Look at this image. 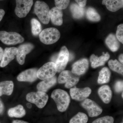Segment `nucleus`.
Masks as SVG:
<instances>
[{"instance_id": "6", "label": "nucleus", "mask_w": 123, "mask_h": 123, "mask_svg": "<svg viewBox=\"0 0 123 123\" xmlns=\"http://www.w3.org/2000/svg\"><path fill=\"white\" fill-rule=\"evenodd\" d=\"M48 96L45 92L38 91L27 94L26 99L31 103L34 104L39 108H42L46 105L48 99Z\"/></svg>"}, {"instance_id": "14", "label": "nucleus", "mask_w": 123, "mask_h": 123, "mask_svg": "<svg viewBox=\"0 0 123 123\" xmlns=\"http://www.w3.org/2000/svg\"><path fill=\"white\" fill-rule=\"evenodd\" d=\"M89 62L86 59H83L76 62L73 65L72 72L80 76L86 72L89 68Z\"/></svg>"}, {"instance_id": "43", "label": "nucleus", "mask_w": 123, "mask_h": 123, "mask_svg": "<svg viewBox=\"0 0 123 123\" xmlns=\"http://www.w3.org/2000/svg\"></svg>"}, {"instance_id": "3", "label": "nucleus", "mask_w": 123, "mask_h": 123, "mask_svg": "<svg viewBox=\"0 0 123 123\" xmlns=\"http://www.w3.org/2000/svg\"><path fill=\"white\" fill-rule=\"evenodd\" d=\"M34 12L39 19L43 24H48L50 22V9L48 5L42 1H37L34 6Z\"/></svg>"}, {"instance_id": "26", "label": "nucleus", "mask_w": 123, "mask_h": 123, "mask_svg": "<svg viewBox=\"0 0 123 123\" xmlns=\"http://www.w3.org/2000/svg\"><path fill=\"white\" fill-rule=\"evenodd\" d=\"M87 18L93 22H98L101 20V17L95 9L92 7H89L86 12Z\"/></svg>"}, {"instance_id": "16", "label": "nucleus", "mask_w": 123, "mask_h": 123, "mask_svg": "<svg viewBox=\"0 0 123 123\" xmlns=\"http://www.w3.org/2000/svg\"><path fill=\"white\" fill-rule=\"evenodd\" d=\"M110 57L109 53H103V55L98 57L94 55H91L90 57V61L91 66L93 68H96L100 66H103L106 62L109 59Z\"/></svg>"}, {"instance_id": "42", "label": "nucleus", "mask_w": 123, "mask_h": 123, "mask_svg": "<svg viewBox=\"0 0 123 123\" xmlns=\"http://www.w3.org/2000/svg\"><path fill=\"white\" fill-rule=\"evenodd\" d=\"M123 123V122H122V123Z\"/></svg>"}, {"instance_id": "2", "label": "nucleus", "mask_w": 123, "mask_h": 123, "mask_svg": "<svg viewBox=\"0 0 123 123\" xmlns=\"http://www.w3.org/2000/svg\"><path fill=\"white\" fill-rule=\"evenodd\" d=\"M61 34L57 29L53 27L47 28L40 32L39 39L43 43L51 44L57 42L60 37Z\"/></svg>"}, {"instance_id": "36", "label": "nucleus", "mask_w": 123, "mask_h": 123, "mask_svg": "<svg viewBox=\"0 0 123 123\" xmlns=\"http://www.w3.org/2000/svg\"><path fill=\"white\" fill-rule=\"evenodd\" d=\"M5 14V11L4 10L0 9V22L1 21Z\"/></svg>"}, {"instance_id": "15", "label": "nucleus", "mask_w": 123, "mask_h": 123, "mask_svg": "<svg viewBox=\"0 0 123 123\" xmlns=\"http://www.w3.org/2000/svg\"><path fill=\"white\" fill-rule=\"evenodd\" d=\"M37 69L36 68L30 69L25 70L18 76L17 79L18 81H35L37 79Z\"/></svg>"}, {"instance_id": "33", "label": "nucleus", "mask_w": 123, "mask_h": 123, "mask_svg": "<svg viewBox=\"0 0 123 123\" xmlns=\"http://www.w3.org/2000/svg\"><path fill=\"white\" fill-rule=\"evenodd\" d=\"M114 89L117 93H120L123 91V81H118L116 82L114 86Z\"/></svg>"}, {"instance_id": "25", "label": "nucleus", "mask_w": 123, "mask_h": 123, "mask_svg": "<svg viewBox=\"0 0 123 123\" xmlns=\"http://www.w3.org/2000/svg\"><path fill=\"white\" fill-rule=\"evenodd\" d=\"M111 77V72L110 69L106 67L104 68L99 72L98 83L101 85L108 83L110 81Z\"/></svg>"}, {"instance_id": "39", "label": "nucleus", "mask_w": 123, "mask_h": 123, "mask_svg": "<svg viewBox=\"0 0 123 123\" xmlns=\"http://www.w3.org/2000/svg\"><path fill=\"white\" fill-rule=\"evenodd\" d=\"M3 51H3V49L0 47V61L1 60V59H2Z\"/></svg>"}, {"instance_id": "10", "label": "nucleus", "mask_w": 123, "mask_h": 123, "mask_svg": "<svg viewBox=\"0 0 123 123\" xmlns=\"http://www.w3.org/2000/svg\"><path fill=\"white\" fill-rule=\"evenodd\" d=\"M81 105L86 110L89 116L91 117L98 116L103 111L102 108L91 99L86 98L82 102Z\"/></svg>"}, {"instance_id": "19", "label": "nucleus", "mask_w": 123, "mask_h": 123, "mask_svg": "<svg viewBox=\"0 0 123 123\" xmlns=\"http://www.w3.org/2000/svg\"><path fill=\"white\" fill-rule=\"evenodd\" d=\"M57 82L56 77L55 76L43 80L38 84L37 88L38 91L46 92L50 88L55 85Z\"/></svg>"}, {"instance_id": "5", "label": "nucleus", "mask_w": 123, "mask_h": 123, "mask_svg": "<svg viewBox=\"0 0 123 123\" xmlns=\"http://www.w3.org/2000/svg\"><path fill=\"white\" fill-rule=\"evenodd\" d=\"M57 72V66L52 62L44 64L37 70V76L39 79L44 80L54 77Z\"/></svg>"}, {"instance_id": "12", "label": "nucleus", "mask_w": 123, "mask_h": 123, "mask_svg": "<svg viewBox=\"0 0 123 123\" xmlns=\"http://www.w3.org/2000/svg\"><path fill=\"white\" fill-rule=\"evenodd\" d=\"M34 48V45L31 43H24L18 47L16 55L17 61L18 63L21 65L24 63L26 56L30 53Z\"/></svg>"}, {"instance_id": "35", "label": "nucleus", "mask_w": 123, "mask_h": 123, "mask_svg": "<svg viewBox=\"0 0 123 123\" xmlns=\"http://www.w3.org/2000/svg\"><path fill=\"white\" fill-rule=\"evenodd\" d=\"M4 105L1 101L0 99V115L2 114L4 111Z\"/></svg>"}, {"instance_id": "11", "label": "nucleus", "mask_w": 123, "mask_h": 123, "mask_svg": "<svg viewBox=\"0 0 123 123\" xmlns=\"http://www.w3.org/2000/svg\"><path fill=\"white\" fill-rule=\"evenodd\" d=\"M91 92V89L88 87L83 88H71L69 91L72 98L78 101H84L89 97Z\"/></svg>"}, {"instance_id": "24", "label": "nucleus", "mask_w": 123, "mask_h": 123, "mask_svg": "<svg viewBox=\"0 0 123 123\" xmlns=\"http://www.w3.org/2000/svg\"><path fill=\"white\" fill-rule=\"evenodd\" d=\"M8 115L11 117L21 118L26 114V111L22 105H19L12 108L8 111Z\"/></svg>"}, {"instance_id": "27", "label": "nucleus", "mask_w": 123, "mask_h": 123, "mask_svg": "<svg viewBox=\"0 0 123 123\" xmlns=\"http://www.w3.org/2000/svg\"><path fill=\"white\" fill-rule=\"evenodd\" d=\"M108 65L111 70L120 74L123 75V64L120 63L117 60H110L108 62Z\"/></svg>"}, {"instance_id": "30", "label": "nucleus", "mask_w": 123, "mask_h": 123, "mask_svg": "<svg viewBox=\"0 0 123 123\" xmlns=\"http://www.w3.org/2000/svg\"><path fill=\"white\" fill-rule=\"evenodd\" d=\"M70 0H55V7L62 10L65 9L68 6Z\"/></svg>"}, {"instance_id": "17", "label": "nucleus", "mask_w": 123, "mask_h": 123, "mask_svg": "<svg viewBox=\"0 0 123 123\" xmlns=\"http://www.w3.org/2000/svg\"><path fill=\"white\" fill-rule=\"evenodd\" d=\"M63 13L62 10L54 7L50 10V18L54 25L61 26L63 23Z\"/></svg>"}, {"instance_id": "1", "label": "nucleus", "mask_w": 123, "mask_h": 123, "mask_svg": "<svg viewBox=\"0 0 123 123\" xmlns=\"http://www.w3.org/2000/svg\"><path fill=\"white\" fill-rule=\"evenodd\" d=\"M51 97L55 101L57 110L60 112L65 111L68 109L70 103V98L68 92L60 89L53 91Z\"/></svg>"}, {"instance_id": "20", "label": "nucleus", "mask_w": 123, "mask_h": 123, "mask_svg": "<svg viewBox=\"0 0 123 123\" xmlns=\"http://www.w3.org/2000/svg\"><path fill=\"white\" fill-rule=\"evenodd\" d=\"M102 3L111 12H116L123 7V0H103Z\"/></svg>"}, {"instance_id": "4", "label": "nucleus", "mask_w": 123, "mask_h": 123, "mask_svg": "<svg viewBox=\"0 0 123 123\" xmlns=\"http://www.w3.org/2000/svg\"><path fill=\"white\" fill-rule=\"evenodd\" d=\"M79 80V76L68 70H63L61 72L58 79L59 84H65V86L67 88H72L76 85Z\"/></svg>"}, {"instance_id": "8", "label": "nucleus", "mask_w": 123, "mask_h": 123, "mask_svg": "<svg viewBox=\"0 0 123 123\" xmlns=\"http://www.w3.org/2000/svg\"><path fill=\"white\" fill-rule=\"evenodd\" d=\"M15 14L18 17H26L33 4V0H16Z\"/></svg>"}, {"instance_id": "38", "label": "nucleus", "mask_w": 123, "mask_h": 123, "mask_svg": "<svg viewBox=\"0 0 123 123\" xmlns=\"http://www.w3.org/2000/svg\"><path fill=\"white\" fill-rule=\"evenodd\" d=\"M119 60L120 62H121V64H123V54H121L119 56Z\"/></svg>"}, {"instance_id": "29", "label": "nucleus", "mask_w": 123, "mask_h": 123, "mask_svg": "<svg viewBox=\"0 0 123 123\" xmlns=\"http://www.w3.org/2000/svg\"><path fill=\"white\" fill-rule=\"evenodd\" d=\"M31 32L33 35L36 36L39 34L42 31V26L40 23L37 19L33 18L31 21Z\"/></svg>"}, {"instance_id": "32", "label": "nucleus", "mask_w": 123, "mask_h": 123, "mask_svg": "<svg viewBox=\"0 0 123 123\" xmlns=\"http://www.w3.org/2000/svg\"><path fill=\"white\" fill-rule=\"evenodd\" d=\"M116 37L119 42L123 43V25L121 24L117 27Z\"/></svg>"}, {"instance_id": "28", "label": "nucleus", "mask_w": 123, "mask_h": 123, "mask_svg": "<svg viewBox=\"0 0 123 123\" xmlns=\"http://www.w3.org/2000/svg\"><path fill=\"white\" fill-rule=\"evenodd\" d=\"M88 120L87 115L83 112H79L70 119L69 123H87Z\"/></svg>"}, {"instance_id": "13", "label": "nucleus", "mask_w": 123, "mask_h": 123, "mask_svg": "<svg viewBox=\"0 0 123 123\" xmlns=\"http://www.w3.org/2000/svg\"><path fill=\"white\" fill-rule=\"evenodd\" d=\"M18 49L15 47L6 48L3 51L0 66L4 68L7 66L15 58V56L17 53Z\"/></svg>"}, {"instance_id": "34", "label": "nucleus", "mask_w": 123, "mask_h": 123, "mask_svg": "<svg viewBox=\"0 0 123 123\" xmlns=\"http://www.w3.org/2000/svg\"><path fill=\"white\" fill-rule=\"evenodd\" d=\"M78 4L82 7H85L86 4L87 0H75Z\"/></svg>"}, {"instance_id": "7", "label": "nucleus", "mask_w": 123, "mask_h": 123, "mask_svg": "<svg viewBox=\"0 0 123 123\" xmlns=\"http://www.w3.org/2000/svg\"><path fill=\"white\" fill-rule=\"evenodd\" d=\"M0 40L7 45H15L23 43L24 39L21 35L16 32L0 31Z\"/></svg>"}, {"instance_id": "40", "label": "nucleus", "mask_w": 123, "mask_h": 123, "mask_svg": "<svg viewBox=\"0 0 123 123\" xmlns=\"http://www.w3.org/2000/svg\"><path fill=\"white\" fill-rule=\"evenodd\" d=\"M27 107L29 108H31V107H32V105H31V104L30 103H27Z\"/></svg>"}, {"instance_id": "37", "label": "nucleus", "mask_w": 123, "mask_h": 123, "mask_svg": "<svg viewBox=\"0 0 123 123\" xmlns=\"http://www.w3.org/2000/svg\"><path fill=\"white\" fill-rule=\"evenodd\" d=\"M12 123H29L28 122H26L21 120H15L13 121Z\"/></svg>"}, {"instance_id": "18", "label": "nucleus", "mask_w": 123, "mask_h": 123, "mask_svg": "<svg viewBox=\"0 0 123 123\" xmlns=\"http://www.w3.org/2000/svg\"><path fill=\"white\" fill-rule=\"evenodd\" d=\"M98 93L103 102L105 104L110 103L112 98V92L109 86H102L98 89Z\"/></svg>"}, {"instance_id": "23", "label": "nucleus", "mask_w": 123, "mask_h": 123, "mask_svg": "<svg viewBox=\"0 0 123 123\" xmlns=\"http://www.w3.org/2000/svg\"><path fill=\"white\" fill-rule=\"evenodd\" d=\"M70 9L73 17L76 19L81 18L85 15V10L84 7H81L76 3L71 4Z\"/></svg>"}, {"instance_id": "31", "label": "nucleus", "mask_w": 123, "mask_h": 123, "mask_svg": "<svg viewBox=\"0 0 123 123\" xmlns=\"http://www.w3.org/2000/svg\"><path fill=\"white\" fill-rule=\"evenodd\" d=\"M114 119L112 117L105 116L97 119L92 123H114Z\"/></svg>"}, {"instance_id": "9", "label": "nucleus", "mask_w": 123, "mask_h": 123, "mask_svg": "<svg viewBox=\"0 0 123 123\" xmlns=\"http://www.w3.org/2000/svg\"><path fill=\"white\" fill-rule=\"evenodd\" d=\"M69 59V53L68 50L65 46L62 47L55 63L57 66V72H61L64 70Z\"/></svg>"}, {"instance_id": "21", "label": "nucleus", "mask_w": 123, "mask_h": 123, "mask_svg": "<svg viewBox=\"0 0 123 123\" xmlns=\"http://www.w3.org/2000/svg\"><path fill=\"white\" fill-rule=\"evenodd\" d=\"M105 43L111 50L113 52L118 50L120 46L119 40L116 36L112 34L107 36L106 39Z\"/></svg>"}, {"instance_id": "22", "label": "nucleus", "mask_w": 123, "mask_h": 123, "mask_svg": "<svg viewBox=\"0 0 123 123\" xmlns=\"http://www.w3.org/2000/svg\"><path fill=\"white\" fill-rule=\"evenodd\" d=\"M14 84L11 81H6L0 82V96L3 95H10L13 91Z\"/></svg>"}, {"instance_id": "41", "label": "nucleus", "mask_w": 123, "mask_h": 123, "mask_svg": "<svg viewBox=\"0 0 123 123\" xmlns=\"http://www.w3.org/2000/svg\"><path fill=\"white\" fill-rule=\"evenodd\" d=\"M123 93H122V98H123Z\"/></svg>"}]
</instances>
